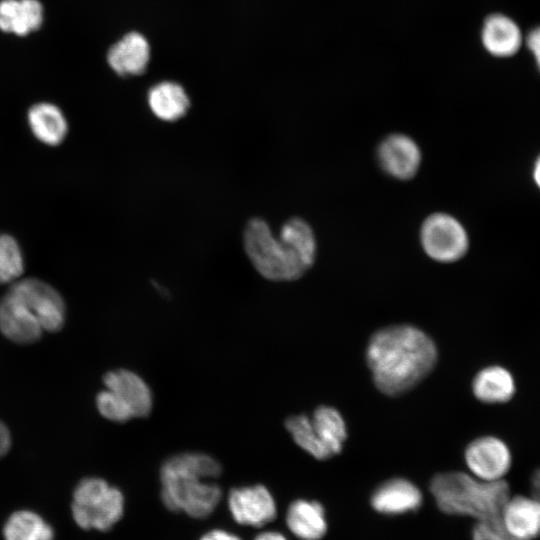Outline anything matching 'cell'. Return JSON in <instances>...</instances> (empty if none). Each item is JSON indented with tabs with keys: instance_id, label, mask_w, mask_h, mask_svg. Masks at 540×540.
Here are the masks:
<instances>
[{
	"instance_id": "1",
	"label": "cell",
	"mask_w": 540,
	"mask_h": 540,
	"mask_svg": "<svg viewBox=\"0 0 540 540\" xmlns=\"http://www.w3.org/2000/svg\"><path fill=\"white\" fill-rule=\"evenodd\" d=\"M366 359L376 387L389 396L401 395L421 382L437 362L432 339L411 325H393L370 338Z\"/></svg>"
},
{
	"instance_id": "2",
	"label": "cell",
	"mask_w": 540,
	"mask_h": 540,
	"mask_svg": "<svg viewBox=\"0 0 540 540\" xmlns=\"http://www.w3.org/2000/svg\"><path fill=\"white\" fill-rule=\"evenodd\" d=\"M222 473L220 463L201 452H183L167 458L160 467L161 500L173 512L203 519L214 512L222 490L212 480Z\"/></svg>"
},
{
	"instance_id": "3",
	"label": "cell",
	"mask_w": 540,
	"mask_h": 540,
	"mask_svg": "<svg viewBox=\"0 0 540 540\" xmlns=\"http://www.w3.org/2000/svg\"><path fill=\"white\" fill-rule=\"evenodd\" d=\"M64 320L65 304L61 295L39 279L13 282L0 300V330L15 343H33L43 331L60 330Z\"/></svg>"
},
{
	"instance_id": "4",
	"label": "cell",
	"mask_w": 540,
	"mask_h": 540,
	"mask_svg": "<svg viewBox=\"0 0 540 540\" xmlns=\"http://www.w3.org/2000/svg\"><path fill=\"white\" fill-rule=\"evenodd\" d=\"M430 492L442 512L470 516L477 521L500 520L510 497L505 480L488 482L460 471L436 474L431 480Z\"/></svg>"
},
{
	"instance_id": "5",
	"label": "cell",
	"mask_w": 540,
	"mask_h": 540,
	"mask_svg": "<svg viewBox=\"0 0 540 540\" xmlns=\"http://www.w3.org/2000/svg\"><path fill=\"white\" fill-rule=\"evenodd\" d=\"M244 250L257 272L272 281L300 278L314 263L287 239L275 237L268 223L250 219L243 231Z\"/></svg>"
},
{
	"instance_id": "6",
	"label": "cell",
	"mask_w": 540,
	"mask_h": 540,
	"mask_svg": "<svg viewBox=\"0 0 540 540\" xmlns=\"http://www.w3.org/2000/svg\"><path fill=\"white\" fill-rule=\"evenodd\" d=\"M104 389L96 396L99 413L106 419L123 423L150 414L153 395L150 387L135 372L116 369L103 377Z\"/></svg>"
},
{
	"instance_id": "7",
	"label": "cell",
	"mask_w": 540,
	"mask_h": 540,
	"mask_svg": "<svg viewBox=\"0 0 540 540\" xmlns=\"http://www.w3.org/2000/svg\"><path fill=\"white\" fill-rule=\"evenodd\" d=\"M124 508L121 490L102 478H84L74 489L72 516L82 529L108 531L120 521Z\"/></svg>"
},
{
	"instance_id": "8",
	"label": "cell",
	"mask_w": 540,
	"mask_h": 540,
	"mask_svg": "<svg viewBox=\"0 0 540 540\" xmlns=\"http://www.w3.org/2000/svg\"><path fill=\"white\" fill-rule=\"evenodd\" d=\"M420 241L425 253L442 263L459 260L468 249V236L464 227L446 213H434L424 220Z\"/></svg>"
},
{
	"instance_id": "9",
	"label": "cell",
	"mask_w": 540,
	"mask_h": 540,
	"mask_svg": "<svg viewBox=\"0 0 540 540\" xmlns=\"http://www.w3.org/2000/svg\"><path fill=\"white\" fill-rule=\"evenodd\" d=\"M469 472L488 482L504 480L512 466L509 446L496 436H481L472 440L464 454Z\"/></svg>"
},
{
	"instance_id": "10",
	"label": "cell",
	"mask_w": 540,
	"mask_h": 540,
	"mask_svg": "<svg viewBox=\"0 0 540 540\" xmlns=\"http://www.w3.org/2000/svg\"><path fill=\"white\" fill-rule=\"evenodd\" d=\"M227 505L234 521L244 526L263 527L277 515L274 497L260 484L232 488L227 495Z\"/></svg>"
},
{
	"instance_id": "11",
	"label": "cell",
	"mask_w": 540,
	"mask_h": 540,
	"mask_svg": "<svg viewBox=\"0 0 540 540\" xmlns=\"http://www.w3.org/2000/svg\"><path fill=\"white\" fill-rule=\"evenodd\" d=\"M377 160L382 170L398 180L415 176L421 163V151L409 136L395 133L385 137L377 148Z\"/></svg>"
},
{
	"instance_id": "12",
	"label": "cell",
	"mask_w": 540,
	"mask_h": 540,
	"mask_svg": "<svg viewBox=\"0 0 540 540\" xmlns=\"http://www.w3.org/2000/svg\"><path fill=\"white\" fill-rule=\"evenodd\" d=\"M500 520L509 536L518 540L535 539L540 536V502L532 496H510Z\"/></svg>"
},
{
	"instance_id": "13",
	"label": "cell",
	"mask_w": 540,
	"mask_h": 540,
	"mask_svg": "<svg viewBox=\"0 0 540 540\" xmlns=\"http://www.w3.org/2000/svg\"><path fill=\"white\" fill-rule=\"evenodd\" d=\"M422 500V493L415 484L404 478H393L374 491L371 505L379 513L399 515L417 510Z\"/></svg>"
},
{
	"instance_id": "14",
	"label": "cell",
	"mask_w": 540,
	"mask_h": 540,
	"mask_svg": "<svg viewBox=\"0 0 540 540\" xmlns=\"http://www.w3.org/2000/svg\"><path fill=\"white\" fill-rule=\"evenodd\" d=\"M523 41L521 29L507 15L495 13L486 17L481 29V42L492 56L511 57L519 51Z\"/></svg>"
},
{
	"instance_id": "15",
	"label": "cell",
	"mask_w": 540,
	"mask_h": 540,
	"mask_svg": "<svg viewBox=\"0 0 540 540\" xmlns=\"http://www.w3.org/2000/svg\"><path fill=\"white\" fill-rule=\"evenodd\" d=\"M150 58V46L146 38L131 32L113 44L107 53V62L120 76L138 75L145 71Z\"/></svg>"
},
{
	"instance_id": "16",
	"label": "cell",
	"mask_w": 540,
	"mask_h": 540,
	"mask_svg": "<svg viewBox=\"0 0 540 540\" xmlns=\"http://www.w3.org/2000/svg\"><path fill=\"white\" fill-rule=\"evenodd\" d=\"M44 7L39 0H0V30L25 37L39 30Z\"/></svg>"
},
{
	"instance_id": "17",
	"label": "cell",
	"mask_w": 540,
	"mask_h": 540,
	"mask_svg": "<svg viewBox=\"0 0 540 540\" xmlns=\"http://www.w3.org/2000/svg\"><path fill=\"white\" fill-rule=\"evenodd\" d=\"M285 522L290 532L300 540H320L327 532L325 510L313 500L293 501L287 509Z\"/></svg>"
},
{
	"instance_id": "18",
	"label": "cell",
	"mask_w": 540,
	"mask_h": 540,
	"mask_svg": "<svg viewBox=\"0 0 540 540\" xmlns=\"http://www.w3.org/2000/svg\"><path fill=\"white\" fill-rule=\"evenodd\" d=\"M27 122L34 137L48 146L61 144L68 133L64 113L50 102L33 104L27 112Z\"/></svg>"
},
{
	"instance_id": "19",
	"label": "cell",
	"mask_w": 540,
	"mask_h": 540,
	"mask_svg": "<svg viewBox=\"0 0 540 540\" xmlns=\"http://www.w3.org/2000/svg\"><path fill=\"white\" fill-rule=\"evenodd\" d=\"M472 392L486 404H504L516 393L513 374L505 367L491 365L481 369L472 381Z\"/></svg>"
},
{
	"instance_id": "20",
	"label": "cell",
	"mask_w": 540,
	"mask_h": 540,
	"mask_svg": "<svg viewBox=\"0 0 540 540\" xmlns=\"http://www.w3.org/2000/svg\"><path fill=\"white\" fill-rule=\"evenodd\" d=\"M147 103L154 116L165 122L183 118L190 107L185 89L172 81H163L152 86L147 94Z\"/></svg>"
},
{
	"instance_id": "21",
	"label": "cell",
	"mask_w": 540,
	"mask_h": 540,
	"mask_svg": "<svg viewBox=\"0 0 540 540\" xmlns=\"http://www.w3.org/2000/svg\"><path fill=\"white\" fill-rule=\"evenodd\" d=\"M54 536L52 526L30 510L14 512L3 527L5 540H54Z\"/></svg>"
},
{
	"instance_id": "22",
	"label": "cell",
	"mask_w": 540,
	"mask_h": 540,
	"mask_svg": "<svg viewBox=\"0 0 540 540\" xmlns=\"http://www.w3.org/2000/svg\"><path fill=\"white\" fill-rule=\"evenodd\" d=\"M311 422L321 442L331 455L340 453L347 437V430L339 411L330 406H319L315 409Z\"/></svg>"
},
{
	"instance_id": "23",
	"label": "cell",
	"mask_w": 540,
	"mask_h": 540,
	"mask_svg": "<svg viewBox=\"0 0 540 540\" xmlns=\"http://www.w3.org/2000/svg\"><path fill=\"white\" fill-rule=\"evenodd\" d=\"M285 427L292 436L294 442L318 460L332 457L331 453L318 437L311 418L305 414L293 415L287 418Z\"/></svg>"
},
{
	"instance_id": "24",
	"label": "cell",
	"mask_w": 540,
	"mask_h": 540,
	"mask_svg": "<svg viewBox=\"0 0 540 540\" xmlns=\"http://www.w3.org/2000/svg\"><path fill=\"white\" fill-rule=\"evenodd\" d=\"M24 271V258L18 241L0 234V285L15 282Z\"/></svg>"
},
{
	"instance_id": "25",
	"label": "cell",
	"mask_w": 540,
	"mask_h": 540,
	"mask_svg": "<svg viewBox=\"0 0 540 540\" xmlns=\"http://www.w3.org/2000/svg\"><path fill=\"white\" fill-rule=\"evenodd\" d=\"M472 540H518L507 534L501 520L477 521L472 530Z\"/></svg>"
},
{
	"instance_id": "26",
	"label": "cell",
	"mask_w": 540,
	"mask_h": 540,
	"mask_svg": "<svg viewBox=\"0 0 540 540\" xmlns=\"http://www.w3.org/2000/svg\"><path fill=\"white\" fill-rule=\"evenodd\" d=\"M526 45L532 53L540 71V26L532 29L526 37Z\"/></svg>"
},
{
	"instance_id": "27",
	"label": "cell",
	"mask_w": 540,
	"mask_h": 540,
	"mask_svg": "<svg viewBox=\"0 0 540 540\" xmlns=\"http://www.w3.org/2000/svg\"><path fill=\"white\" fill-rule=\"evenodd\" d=\"M200 540H242L236 534L223 529H212L203 534Z\"/></svg>"
},
{
	"instance_id": "28",
	"label": "cell",
	"mask_w": 540,
	"mask_h": 540,
	"mask_svg": "<svg viewBox=\"0 0 540 540\" xmlns=\"http://www.w3.org/2000/svg\"><path fill=\"white\" fill-rule=\"evenodd\" d=\"M11 436L8 428L0 421V458L10 449Z\"/></svg>"
},
{
	"instance_id": "29",
	"label": "cell",
	"mask_w": 540,
	"mask_h": 540,
	"mask_svg": "<svg viewBox=\"0 0 540 540\" xmlns=\"http://www.w3.org/2000/svg\"><path fill=\"white\" fill-rule=\"evenodd\" d=\"M532 497L540 502V468L535 470L531 477Z\"/></svg>"
},
{
	"instance_id": "30",
	"label": "cell",
	"mask_w": 540,
	"mask_h": 540,
	"mask_svg": "<svg viewBox=\"0 0 540 540\" xmlns=\"http://www.w3.org/2000/svg\"><path fill=\"white\" fill-rule=\"evenodd\" d=\"M253 540H287V538L277 531H263L256 535Z\"/></svg>"
},
{
	"instance_id": "31",
	"label": "cell",
	"mask_w": 540,
	"mask_h": 540,
	"mask_svg": "<svg viewBox=\"0 0 540 540\" xmlns=\"http://www.w3.org/2000/svg\"><path fill=\"white\" fill-rule=\"evenodd\" d=\"M533 176H534L536 184L540 188V157L538 158V160H537V162L535 164L534 175Z\"/></svg>"
}]
</instances>
